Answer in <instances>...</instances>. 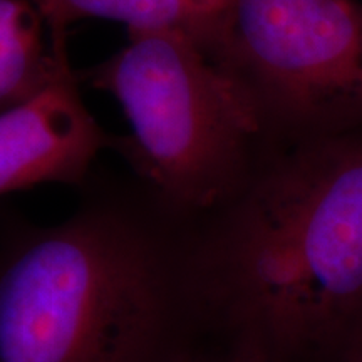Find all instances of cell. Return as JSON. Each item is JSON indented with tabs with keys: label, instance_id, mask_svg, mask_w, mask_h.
Returning <instances> with one entry per match:
<instances>
[{
	"label": "cell",
	"instance_id": "cell-10",
	"mask_svg": "<svg viewBox=\"0 0 362 362\" xmlns=\"http://www.w3.org/2000/svg\"><path fill=\"white\" fill-rule=\"evenodd\" d=\"M193 2L197 4L198 7H202L203 11L211 13L215 19H218L221 22V27H223L225 16L226 12H228L232 0H193Z\"/></svg>",
	"mask_w": 362,
	"mask_h": 362
},
{
	"label": "cell",
	"instance_id": "cell-4",
	"mask_svg": "<svg viewBox=\"0 0 362 362\" xmlns=\"http://www.w3.org/2000/svg\"><path fill=\"white\" fill-rule=\"evenodd\" d=\"M216 57L265 116L298 126L362 117V6L354 0H232Z\"/></svg>",
	"mask_w": 362,
	"mask_h": 362
},
{
	"label": "cell",
	"instance_id": "cell-5",
	"mask_svg": "<svg viewBox=\"0 0 362 362\" xmlns=\"http://www.w3.org/2000/svg\"><path fill=\"white\" fill-rule=\"evenodd\" d=\"M112 139L90 115L67 66L51 84L0 115V197L88 180L90 166Z\"/></svg>",
	"mask_w": 362,
	"mask_h": 362
},
{
	"label": "cell",
	"instance_id": "cell-2",
	"mask_svg": "<svg viewBox=\"0 0 362 362\" xmlns=\"http://www.w3.org/2000/svg\"><path fill=\"white\" fill-rule=\"evenodd\" d=\"M193 223L136 194L0 235V362H180L205 334Z\"/></svg>",
	"mask_w": 362,
	"mask_h": 362
},
{
	"label": "cell",
	"instance_id": "cell-3",
	"mask_svg": "<svg viewBox=\"0 0 362 362\" xmlns=\"http://www.w3.org/2000/svg\"><path fill=\"white\" fill-rule=\"evenodd\" d=\"M84 79L119 103L129 134L112 146L175 218L197 223L253 175L250 151L264 111L250 88L189 35L133 30Z\"/></svg>",
	"mask_w": 362,
	"mask_h": 362
},
{
	"label": "cell",
	"instance_id": "cell-1",
	"mask_svg": "<svg viewBox=\"0 0 362 362\" xmlns=\"http://www.w3.org/2000/svg\"><path fill=\"white\" fill-rule=\"evenodd\" d=\"M205 334L248 362H305L362 309V136L262 166L193 223Z\"/></svg>",
	"mask_w": 362,
	"mask_h": 362
},
{
	"label": "cell",
	"instance_id": "cell-6",
	"mask_svg": "<svg viewBox=\"0 0 362 362\" xmlns=\"http://www.w3.org/2000/svg\"><path fill=\"white\" fill-rule=\"evenodd\" d=\"M40 12L30 0H0V115L25 103L69 64L66 35L45 42Z\"/></svg>",
	"mask_w": 362,
	"mask_h": 362
},
{
	"label": "cell",
	"instance_id": "cell-7",
	"mask_svg": "<svg viewBox=\"0 0 362 362\" xmlns=\"http://www.w3.org/2000/svg\"><path fill=\"white\" fill-rule=\"evenodd\" d=\"M49 34H66L72 21L96 17L121 22L133 30H178L216 57L221 22L193 0H30Z\"/></svg>",
	"mask_w": 362,
	"mask_h": 362
},
{
	"label": "cell",
	"instance_id": "cell-9",
	"mask_svg": "<svg viewBox=\"0 0 362 362\" xmlns=\"http://www.w3.org/2000/svg\"><path fill=\"white\" fill-rule=\"evenodd\" d=\"M180 362H248L242 357L230 354V352H223V354H208V352L202 351L200 347L193 349L189 354H187Z\"/></svg>",
	"mask_w": 362,
	"mask_h": 362
},
{
	"label": "cell",
	"instance_id": "cell-8",
	"mask_svg": "<svg viewBox=\"0 0 362 362\" xmlns=\"http://www.w3.org/2000/svg\"><path fill=\"white\" fill-rule=\"evenodd\" d=\"M341 339H344L341 362H362V309Z\"/></svg>",
	"mask_w": 362,
	"mask_h": 362
}]
</instances>
